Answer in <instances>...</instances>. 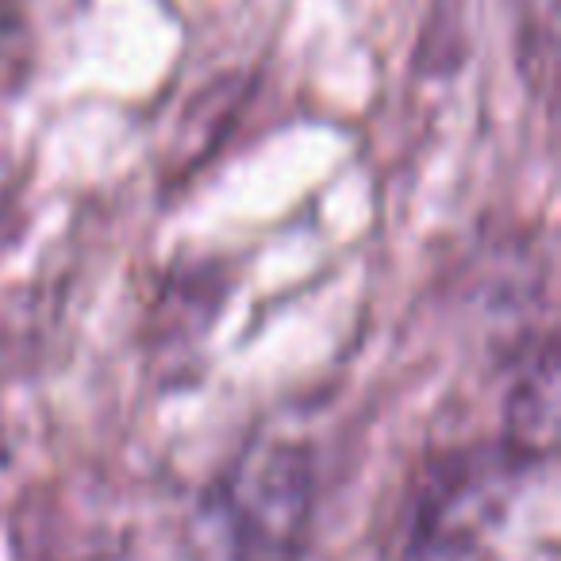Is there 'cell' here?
Instances as JSON below:
<instances>
[{"instance_id": "cell-1", "label": "cell", "mask_w": 561, "mask_h": 561, "mask_svg": "<svg viewBox=\"0 0 561 561\" xmlns=\"http://www.w3.org/2000/svg\"><path fill=\"white\" fill-rule=\"evenodd\" d=\"M316 527V466L289 438H257L201 492L193 561H305Z\"/></svg>"}, {"instance_id": "cell-2", "label": "cell", "mask_w": 561, "mask_h": 561, "mask_svg": "<svg viewBox=\"0 0 561 561\" xmlns=\"http://www.w3.org/2000/svg\"><path fill=\"white\" fill-rule=\"evenodd\" d=\"M535 461L507 435L438 458L412 500L400 561H477Z\"/></svg>"}]
</instances>
